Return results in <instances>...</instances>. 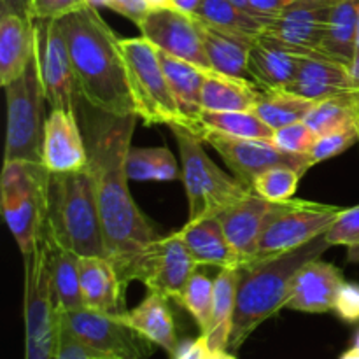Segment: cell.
<instances>
[{"mask_svg":"<svg viewBox=\"0 0 359 359\" xmlns=\"http://www.w3.org/2000/svg\"><path fill=\"white\" fill-rule=\"evenodd\" d=\"M74 109L86 142L88 168L93 175L107 258L125 283L133 259L158 238V230L137 207L128 189L126 156L139 116L104 112L79 95Z\"/></svg>","mask_w":359,"mask_h":359,"instance_id":"6da1fadb","label":"cell"},{"mask_svg":"<svg viewBox=\"0 0 359 359\" xmlns=\"http://www.w3.org/2000/svg\"><path fill=\"white\" fill-rule=\"evenodd\" d=\"M69 48L77 95L111 114H137L119 37L88 4L58 20Z\"/></svg>","mask_w":359,"mask_h":359,"instance_id":"7a4b0ae2","label":"cell"},{"mask_svg":"<svg viewBox=\"0 0 359 359\" xmlns=\"http://www.w3.org/2000/svg\"><path fill=\"white\" fill-rule=\"evenodd\" d=\"M330 248L326 235H319L302 248L251 259L238 269L237 304L228 351L241 349L259 325L286 309L297 273L309 262L321 258Z\"/></svg>","mask_w":359,"mask_h":359,"instance_id":"3957f363","label":"cell"},{"mask_svg":"<svg viewBox=\"0 0 359 359\" xmlns=\"http://www.w3.org/2000/svg\"><path fill=\"white\" fill-rule=\"evenodd\" d=\"M44 238L79 258H107L90 168L65 174L49 172Z\"/></svg>","mask_w":359,"mask_h":359,"instance_id":"277c9868","label":"cell"},{"mask_svg":"<svg viewBox=\"0 0 359 359\" xmlns=\"http://www.w3.org/2000/svg\"><path fill=\"white\" fill-rule=\"evenodd\" d=\"M48 182L49 170L42 163L4 161L0 203L23 256L34 251L44 237Z\"/></svg>","mask_w":359,"mask_h":359,"instance_id":"5b68a950","label":"cell"},{"mask_svg":"<svg viewBox=\"0 0 359 359\" xmlns=\"http://www.w3.org/2000/svg\"><path fill=\"white\" fill-rule=\"evenodd\" d=\"M177 140L182 160V184L188 196L189 219L219 216L252 193L235 175L217 167L203 151L202 140L182 126H168Z\"/></svg>","mask_w":359,"mask_h":359,"instance_id":"8992f818","label":"cell"},{"mask_svg":"<svg viewBox=\"0 0 359 359\" xmlns=\"http://www.w3.org/2000/svg\"><path fill=\"white\" fill-rule=\"evenodd\" d=\"M119 48L125 58L126 77L139 119L146 125L182 126L188 130V123L179 111L156 46L140 35L119 39Z\"/></svg>","mask_w":359,"mask_h":359,"instance_id":"52a82bcc","label":"cell"},{"mask_svg":"<svg viewBox=\"0 0 359 359\" xmlns=\"http://www.w3.org/2000/svg\"><path fill=\"white\" fill-rule=\"evenodd\" d=\"M7 132L4 161H30L42 163L44 147L46 91L39 74L35 53L25 72L7 84Z\"/></svg>","mask_w":359,"mask_h":359,"instance_id":"ba28073f","label":"cell"},{"mask_svg":"<svg viewBox=\"0 0 359 359\" xmlns=\"http://www.w3.org/2000/svg\"><path fill=\"white\" fill-rule=\"evenodd\" d=\"M25 258V359H53L60 309L51 286L44 237Z\"/></svg>","mask_w":359,"mask_h":359,"instance_id":"9c48e42d","label":"cell"},{"mask_svg":"<svg viewBox=\"0 0 359 359\" xmlns=\"http://www.w3.org/2000/svg\"><path fill=\"white\" fill-rule=\"evenodd\" d=\"M340 212L342 207L309 200L279 202L259 237L255 259L283 255L309 244L325 235Z\"/></svg>","mask_w":359,"mask_h":359,"instance_id":"30bf717a","label":"cell"},{"mask_svg":"<svg viewBox=\"0 0 359 359\" xmlns=\"http://www.w3.org/2000/svg\"><path fill=\"white\" fill-rule=\"evenodd\" d=\"M198 263L179 231L158 237L130 265L125 283L140 280L149 291L179 302Z\"/></svg>","mask_w":359,"mask_h":359,"instance_id":"8fae6325","label":"cell"},{"mask_svg":"<svg viewBox=\"0 0 359 359\" xmlns=\"http://www.w3.org/2000/svg\"><path fill=\"white\" fill-rule=\"evenodd\" d=\"M60 321L91 349L114 359H149L154 344L125 321L123 316L91 309L60 311Z\"/></svg>","mask_w":359,"mask_h":359,"instance_id":"7c38bea8","label":"cell"},{"mask_svg":"<svg viewBox=\"0 0 359 359\" xmlns=\"http://www.w3.org/2000/svg\"><path fill=\"white\" fill-rule=\"evenodd\" d=\"M196 137L202 142L209 144L230 168L231 174L249 188L258 175L273 167L297 168L304 175L307 174L309 168L314 167L309 154L284 153L270 140L238 139L205 128Z\"/></svg>","mask_w":359,"mask_h":359,"instance_id":"4fadbf2b","label":"cell"},{"mask_svg":"<svg viewBox=\"0 0 359 359\" xmlns=\"http://www.w3.org/2000/svg\"><path fill=\"white\" fill-rule=\"evenodd\" d=\"M142 37L160 51L198 67L203 72L214 70L207 58L200 21L174 6L153 7L139 25Z\"/></svg>","mask_w":359,"mask_h":359,"instance_id":"5bb4252c","label":"cell"},{"mask_svg":"<svg viewBox=\"0 0 359 359\" xmlns=\"http://www.w3.org/2000/svg\"><path fill=\"white\" fill-rule=\"evenodd\" d=\"M35 58L51 109H74L77 84L58 20H35Z\"/></svg>","mask_w":359,"mask_h":359,"instance_id":"9a60e30c","label":"cell"},{"mask_svg":"<svg viewBox=\"0 0 359 359\" xmlns=\"http://www.w3.org/2000/svg\"><path fill=\"white\" fill-rule=\"evenodd\" d=\"M335 0H294L266 23L263 34L305 56H319Z\"/></svg>","mask_w":359,"mask_h":359,"instance_id":"2e32d148","label":"cell"},{"mask_svg":"<svg viewBox=\"0 0 359 359\" xmlns=\"http://www.w3.org/2000/svg\"><path fill=\"white\" fill-rule=\"evenodd\" d=\"M42 165L51 174L88 168V149L76 109H51L44 130Z\"/></svg>","mask_w":359,"mask_h":359,"instance_id":"e0dca14e","label":"cell"},{"mask_svg":"<svg viewBox=\"0 0 359 359\" xmlns=\"http://www.w3.org/2000/svg\"><path fill=\"white\" fill-rule=\"evenodd\" d=\"M344 284L342 270L321 258L312 259L294 277L286 309L307 314L333 312L337 294Z\"/></svg>","mask_w":359,"mask_h":359,"instance_id":"ac0fdd59","label":"cell"},{"mask_svg":"<svg viewBox=\"0 0 359 359\" xmlns=\"http://www.w3.org/2000/svg\"><path fill=\"white\" fill-rule=\"evenodd\" d=\"M277 203L269 202L252 191L217 216L230 244L248 262L255 259L259 237L276 210Z\"/></svg>","mask_w":359,"mask_h":359,"instance_id":"d6986e66","label":"cell"},{"mask_svg":"<svg viewBox=\"0 0 359 359\" xmlns=\"http://www.w3.org/2000/svg\"><path fill=\"white\" fill-rule=\"evenodd\" d=\"M81 294L84 307L104 314L123 316L126 284L109 258H79Z\"/></svg>","mask_w":359,"mask_h":359,"instance_id":"ffe728a7","label":"cell"},{"mask_svg":"<svg viewBox=\"0 0 359 359\" xmlns=\"http://www.w3.org/2000/svg\"><path fill=\"white\" fill-rule=\"evenodd\" d=\"M179 235L198 265L241 269L248 263V259L230 244L217 216L188 219V223L179 230Z\"/></svg>","mask_w":359,"mask_h":359,"instance_id":"44dd1931","label":"cell"},{"mask_svg":"<svg viewBox=\"0 0 359 359\" xmlns=\"http://www.w3.org/2000/svg\"><path fill=\"white\" fill-rule=\"evenodd\" d=\"M304 58L305 55H300L283 42L262 34L252 42L249 51V76L259 88H287L297 77Z\"/></svg>","mask_w":359,"mask_h":359,"instance_id":"7402d4cb","label":"cell"},{"mask_svg":"<svg viewBox=\"0 0 359 359\" xmlns=\"http://www.w3.org/2000/svg\"><path fill=\"white\" fill-rule=\"evenodd\" d=\"M286 90L312 102L358 93L349 67L323 56H305L297 77Z\"/></svg>","mask_w":359,"mask_h":359,"instance_id":"603a6c76","label":"cell"},{"mask_svg":"<svg viewBox=\"0 0 359 359\" xmlns=\"http://www.w3.org/2000/svg\"><path fill=\"white\" fill-rule=\"evenodd\" d=\"M35 53V20L0 11V84L16 81Z\"/></svg>","mask_w":359,"mask_h":359,"instance_id":"cb8c5ba5","label":"cell"},{"mask_svg":"<svg viewBox=\"0 0 359 359\" xmlns=\"http://www.w3.org/2000/svg\"><path fill=\"white\" fill-rule=\"evenodd\" d=\"M123 318L154 346L167 351L172 358L177 356L181 342L177 339L174 314L168 307L167 297L149 291L147 297L135 309L126 311Z\"/></svg>","mask_w":359,"mask_h":359,"instance_id":"d4e9b609","label":"cell"},{"mask_svg":"<svg viewBox=\"0 0 359 359\" xmlns=\"http://www.w3.org/2000/svg\"><path fill=\"white\" fill-rule=\"evenodd\" d=\"M158 56L167 74L168 84L174 93L179 111L184 116L188 123V130L198 135L202 132L200 125V114H202V86H203V70L191 63L179 60L168 53L158 49Z\"/></svg>","mask_w":359,"mask_h":359,"instance_id":"484cf974","label":"cell"},{"mask_svg":"<svg viewBox=\"0 0 359 359\" xmlns=\"http://www.w3.org/2000/svg\"><path fill=\"white\" fill-rule=\"evenodd\" d=\"M196 18V16H195ZM198 20V18H196ZM200 21L203 46H205L207 58L216 72L224 76L238 77V79H251L249 76V51H251V39L219 30L209 23Z\"/></svg>","mask_w":359,"mask_h":359,"instance_id":"4316f807","label":"cell"},{"mask_svg":"<svg viewBox=\"0 0 359 359\" xmlns=\"http://www.w3.org/2000/svg\"><path fill=\"white\" fill-rule=\"evenodd\" d=\"M359 0H335L319 56L351 67L356 56Z\"/></svg>","mask_w":359,"mask_h":359,"instance_id":"83f0119b","label":"cell"},{"mask_svg":"<svg viewBox=\"0 0 359 359\" xmlns=\"http://www.w3.org/2000/svg\"><path fill=\"white\" fill-rule=\"evenodd\" d=\"M259 95V86L249 79L224 76L209 70L203 72V111H252Z\"/></svg>","mask_w":359,"mask_h":359,"instance_id":"f1b7e54d","label":"cell"},{"mask_svg":"<svg viewBox=\"0 0 359 359\" xmlns=\"http://www.w3.org/2000/svg\"><path fill=\"white\" fill-rule=\"evenodd\" d=\"M238 269H219L214 277V305L209 332L205 333L212 351H228L237 304Z\"/></svg>","mask_w":359,"mask_h":359,"instance_id":"f546056e","label":"cell"},{"mask_svg":"<svg viewBox=\"0 0 359 359\" xmlns=\"http://www.w3.org/2000/svg\"><path fill=\"white\" fill-rule=\"evenodd\" d=\"M51 286L60 311H77L84 307L79 280V256L44 238Z\"/></svg>","mask_w":359,"mask_h":359,"instance_id":"4dcf8cb0","label":"cell"},{"mask_svg":"<svg viewBox=\"0 0 359 359\" xmlns=\"http://www.w3.org/2000/svg\"><path fill=\"white\" fill-rule=\"evenodd\" d=\"M314 105L316 102L300 97L286 88L279 90L259 88L258 100L252 112H256L266 125L277 130L293 123L305 121Z\"/></svg>","mask_w":359,"mask_h":359,"instance_id":"1f68e13d","label":"cell"},{"mask_svg":"<svg viewBox=\"0 0 359 359\" xmlns=\"http://www.w3.org/2000/svg\"><path fill=\"white\" fill-rule=\"evenodd\" d=\"M203 23H209L219 30L241 35L245 39H258L265 32L266 21L255 14L241 9L230 0H202V6L195 14Z\"/></svg>","mask_w":359,"mask_h":359,"instance_id":"d6a6232c","label":"cell"},{"mask_svg":"<svg viewBox=\"0 0 359 359\" xmlns=\"http://www.w3.org/2000/svg\"><path fill=\"white\" fill-rule=\"evenodd\" d=\"M200 125L202 130H212L238 139H258L270 140V142L273 140V132H276L252 111H202Z\"/></svg>","mask_w":359,"mask_h":359,"instance_id":"836d02e7","label":"cell"},{"mask_svg":"<svg viewBox=\"0 0 359 359\" xmlns=\"http://www.w3.org/2000/svg\"><path fill=\"white\" fill-rule=\"evenodd\" d=\"M130 181L170 182L181 177L177 161L167 147H130L126 156Z\"/></svg>","mask_w":359,"mask_h":359,"instance_id":"e575fe53","label":"cell"},{"mask_svg":"<svg viewBox=\"0 0 359 359\" xmlns=\"http://www.w3.org/2000/svg\"><path fill=\"white\" fill-rule=\"evenodd\" d=\"M305 123L318 135H325L347 126L359 128V91L316 102L312 111L305 118Z\"/></svg>","mask_w":359,"mask_h":359,"instance_id":"d590c367","label":"cell"},{"mask_svg":"<svg viewBox=\"0 0 359 359\" xmlns=\"http://www.w3.org/2000/svg\"><path fill=\"white\" fill-rule=\"evenodd\" d=\"M177 304H181L191 314L196 326L200 328V333L205 335L209 332L210 318H212L214 279L202 272L193 273Z\"/></svg>","mask_w":359,"mask_h":359,"instance_id":"8d00e7d4","label":"cell"},{"mask_svg":"<svg viewBox=\"0 0 359 359\" xmlns=\"http://www.w3.org/2000/svg\"><path fill=\"white\" fill-rule=\"evenodd\" d=\"M302 177L304 174L298 172L297 168L273 167L258 175L251 188L256 195L269 202H286L297 193Z\"/></svg>","mask_w":359,"mask_h":359,"instance_id":"74e56055","label":"cell"},{"mask_svg":"<svg viewBox=\"0 0 359 359\" xmlns=\"http://www.w3.org/2000/svg\"><path fill=\"white\" fill-rule=\"evenodd\" d=\"M330 245H346L354 262L359 259V205L342 209L332 226L326 230Z\"/></svg>","mask_w":359,"mask_h":359,"instance_id":"f35d334b","label":"cell"},{"mask_svg":"<svg viewBox=\"0 0 359 359\" xmlns=\"http://www.w3.org/2000/svg\"><path fill=\"white\" fill-rule=\"evenodd\" d=\"M356 142H359V128L358 126H347V128H340L335 130V132L319 135L309 156H311L312 163L318 165L321 161L346 153Z\"/></svg>","mask_w":359,"mask_h":359,"instance_id":"ab89813d","label":"cell"},{"mask_svg":"<svg viewBox=\"0 0 359 359\" xmlns=\"http://www.w3.org/2000/svg\"><path fill=\"white\" fill-rule=\"evenodd\" d=\"M318 133L311 128L305 121L293 123V125L283 126L273 132L272 142L279 147L280 151L290 154H311Z\"/></svg>","mask_w":359,"mask_h":359,"instance_id":"60d3db41","label":"cell"},{"mask_svg":"<svg viewBox=\"0 0 359 359\" xmlns=\"http://www.w3.org/2000/svg\"><path fill=\"white\" fill-rule=\"evenodd\" d=\"M53 359H114L98 351L91 349L86 344L81 342L62 321L58 325V339H56V349Z\"/></svg>","mask_w":359,"mask_h":359,"instance_id":"b9f144b4","label":"cell"},{"mask_svg":"<svg viewBox=\"0 0 359 359\" xmlns=\"http://www.w3.org/2000/svg\"><path fill=\"white\" fill-rule=\"evenodd\" d=\"M84 6H88V0H32V18L60 20Z\"/></svg>","mask_w":359,"mask_h":359,"instance_id":"7bdbcfd3","label":"cell"},{"mask_svg":"<svg viewBox=\"0 0 359 359\" xmlns=\"http://www.w3.org/2000/svg\"><path fill=\"white\" fill-rule=\"evenodd\" d=\"M337 316L346 323H359V284L347 283L340 287L335 300Z\"/></svg>","mask_w":359,"mask_h":359,"instance_id":"ee69618b","label":"cell"},{"mask_svg":"<svg viewBox=\"0 0 359 359\" xmlns=\"http://www.w3.org/2000/svg\"><path fill=\"white\" fill-rule=\"evenodd\" d=\"M104 7H109V9H112L114 13L128 18V20L133 21L137 27L142 23L144 18H146L147 14H149V11L153 9L149 0H105Z\"/></svg>","mask_w":359,"mask_h":359,"instance_id":"f6af8a7d","label":"cell"},{"mask_svg":"<svg viewBox=\"0 0 359 359\" xmlns=\"http://www.w3.org/2000/svg\"><path fill=\"white\" fill-rule=\"evenodd\" d=\"M293 2L294 0H249L252 13L258 18H262L263 21H266V23L273 20L277 14L283 13Z\"/></svg>","mask_w":359,"mask_h":359,"instance_id":"bcb514c9","label":"cell"},{"mask_svg":"<svg viewBox=\"0 0 359 359\" xmlns=\"http://www.w3.org/2000/svg\"><path fill=\"white\" fill-rule=\"evenodd\" d=\"M210 351L212 349H210L207 337L200 335L196 340L182 344L174 359H209Z\"/></svg>","mask_w":359,"mask_h":359,"instance_id":"7dc6e473","label":"cell"},{"mask_svg":"<svg viewBox=\"0 0 359 359\" xmlns=\"http://www.w3.org/2000/svg\"><path fill=\"white\" fill-rule=\"evenodd\" d=\"M0 11H11V13L32 18V0H0Z\"/></svg>","mask_w":359,"mask_h":359,"instance_id":"c3c4849f","label":"cell"},{"mask_svg":"<svg viewBox=\"0 0 359 359\" xmlns=\"http://www.w3.org/2000/svg\"><path fill=\"white\" fill-rule=\"evenodd\" d=\"M170 4L174 7H177L179 11H182V13L195 16L196 11L202 6V0H170Z\"/></svg>","mask_w":359,"mask_h":359,"instance_id":"681fc988","label":"cell"},{"mask_svg":"<svg viewBox=\"0 0 359 359\" xmlns=\"http://www.w3.org/2000/svg\"><path fill=\"white\" fill-rule=\"evenodd\" d=\"M349 70H351V77H353L354 88H356V91H359V53H356V56H354Z\"/></svg>","mask_w":359,"mask_h":359,"instance_id":"f907efd6","label":"cell"},{"mask_svg":"<svg viewBox=\"0 0 359 359\" xmlns=\"http://www.w3.org/2000/svg\"><path fill=\"white\" fill-rule=\"evenodd\" d=\"M209 359H237L233 354H230L228 351H210Z\"/></svg>","mask_w":359,"mask_h":359,"instance_id":"816d5d0a","label":"cell"},{"mask_svg":"<svg viewBox=\"0 0 359 359\" xmlns=\"http://www.w3.org/2000/svg\"><path fill=\"white\" fill-rule=\"evenodd\" d=\"M230 2H231V4H235V6H237V7H241V9L248 11V13L255 14V13H252L251 4H249V0H230ZM255 16H256V14H255ZM259 20H262V18H259Z\"/></svg>","mask_w":359,"mask_h":359,"instance_id":"f5cc1de1","label":"cell"},{"mask_svg":"<svg viewBox=\"0 0 359 359\" xmlns=\"http://www.w3.org/2000/svg\"><path fill=\"white\" fill-rule=\"evenodd\" d=\"M340 359H359V349H356V347H351L347 353L342 354V358Z\"/></svg>","mask_w":359,"mask_h":359,"instance_id":"db71d44e","label":"cell"},{"mask_svg":"<svg viewBox=\"0 0 359 359\" xmlns=\"http://www.w3.org/2000/svg\"><path fill=\"white\" fill-rule=\"evenodd\" d=\"M149 4L153 7H161V6H172L170 0H149Z\"/></svg>","mask_w":359,"mask_h":359,"instance_id":"11a10c76","label":"cell"},{"mask_svg":"<svg viewBox=\"0 0 359 359\" xmlns=\"http://www.w3.org/2000/svg\"><path fill=\"white\" fill-rule=\"evenodd\" d=\"M104 2H105V0H88V4H91V6H95V7L104 6Z\"/></svg>","mask_w":359,"mask_h":359,"instance_id":"9f6ffc18","label":"cell"},{"mask_svg":"<svg viewBox=\"0 0 359 359\" xmlns=\"http://www.w3.org/2000/svg\"><path fill=\"white\" fill-rule=\"evenodd\" d=\"M356 53H359V20H358V39H356Z\"/></svg>","mask_w":359,"mask_h":359,"instance_id":"6f0895ef","label":"cell"},{"mask_svg":"<svg viewBox=\"0 0 359 359\" xmlns=\"http://www.w3.org/2000/svg\"><path fill=\"white\" fill-rule=\"evenodd\" d=\"M354 347H356V349H359V332H358V335H356V340H354Z\"/></svg>","mask_w":359,"mask_h":359,"instance_id":"680465c9","label":"cell"}]
</instances>
